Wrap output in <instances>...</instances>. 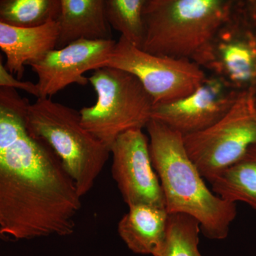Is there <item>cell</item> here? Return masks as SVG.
I'll return each instance as SVG.
<instances>
[{
    "label": "cell",
    "instance_id": "cell-2",
    "mask_svg": "<svg viewBox=\"0 0 256 256\" xmlns=\"http://www.w3.org/2000/svg\"><path fill=\"white\" fill-rule=\"evenodd\" d=\"M146 128L166 212L195 218L208 238H227L236 216V204L224 200L208 188L188 156L180 132L153 119Z\"/></svg>",
    "mask_w": 256,
    "mask_h": 256
},
{
    "label": "cell",
    "instance_id": "cell-9",
    "mask_svg": "<svg viewBox=\"0 0 256 256\" xmlns=\"http://www.w3.org/2000/svg\"><path fill=\"white\" fill-rule=\"evenodd\" d=\"M110 150L112 176L128 207L146 204L165 208L162 188L152 161L149 139L142 130L122 133Z\"/></svg>",
    "mask_w": 256,
    "mask_h": 256
},
{
    "label": "cell",
    "instance_id": "cell-17",
    "mask_svg": "<svg viewBox=\"0 0 256 256\" xmlns=\"http://www.w3.org/2000/svg\"><path fill=\"white\" fill-rule=\"evenodd\" d=\"M144 4L146 0H105L106 16L109 25L139 48L144 40Z\"/></svg>",
    "mask_w": 256,
    "mask_h": 256
},
{
    "label": "cell",
    "instance_id": "cell-20",
    "mask_svg": "<svg viewBox=\"0 0 256 256\" xmlns=\"http://www.w3.org/2000/svg\"><path fill=\"white\" fill-rule=\"evenodd\" d=\"M235 10L256 28V0L236 1Z\"/></svg>",
    "mask_w": 256,
    "mask_h": 256
},
{
    "label": "cell",
    "instance_id": "cell-12",
    "mask_svg": "<svg viewBox=\"0 0 256 256\" xmlns=\"http://www.w3.org/2000/svg\"><path fill=\"white\" fill-rule=\"evenodd\" d=\"M56 48H64L79 40H111L106 16L105 0H60Z\"/></svg>",
    "mask_w": 256,
    "mask_h": 256
},
{
    "label": "cell",
    "instance_id": "cell-15",
    "mask_svg": "<svg viewBox=\"0 0 256 256\" xmlns=\"http://www.w3.org/2000/svg\"><path fill=\"white\" fill-rule=\"evenodd\" d=\"M210 184L212 191L224 200L244 202L256 210V144Z\"/></svg>",
    "mask_w": 256,
    "mask_h": 256
},
{
    "label": "cell",
    "instance_id": "cell-8",
    "mask_svg": "<svg viewBox=\"0 0 256 256\" xmlns=\"http://www.w3.org/2000/svg\"><path fill=\"white\" fill-rule=\"evenodd\" d=\"M195 63L239 92H256V28L235 11Z\"/></svg>",
    "mask_w": 256,
    "mask_h": 256
},
{
    "label": "cell",
    "instance_id": "cell-14",
    "mask_svg": "<svg viewBox=\"0 0 256 256\" xmlns=\"http://www.w3.org/2000/svg\"><path fill=\"white\" fill-rule=\"evenodd\" d=\"M169 214L164 208L140 204L129 207L118 232L128 248L136 254L156 256L166 237Z\"/></svg>",
    "mask_w": 256,
    "mask_h": 256
},
{
    "label": "cell",
    "instance_id": "cell-19",
    "mask_svg": "<svg viewBox=\"0 0 256 256\" xmlns=\"http://www.w3.org/2000/svg\"><path fill=\"white\" fill-rule=\"evenodd\" d=\"M0 86L12 87L18 90H22L38 98L36 84L31 82L18 80L12 75L3 64V57L0 54Z\"/></svg>",
    "mask_w": 256,
    "mask_h": 256
},
{
    "label": "cell",
    "instance_id": "cell-18",
    "mask_svg": "<svg viewBox=\"0 0 256 256\" xmlns=\"http://www.w3.org/2000/svg\"><path fill=\"white\" fill-rule=\"evenodd\" d=\"M200 224L183 214H169L164 244L156 256H202L198 249Z\"/></svg>",
    "mask_w": 256,
    "mask_h": 256
},
{
    "label": "cell",
    "instance_id": "cell-16",
    "mask_svg": "<svg viewBox=\"0 0 256 256\" xmlns=\"http://www.w3.org/2000/svg\"><path fill=\"white\" fill-rule=\"evenodd\" d=\"M60 0H0V22L20 28H40L56 21Z\"/></svg>",
    "mask_w": 256,
    "mask_h": 256
},
{
    "label": "cell",
    "instance_id": "cell-10",
    "mask_svg": "<svg viewBox=\"0 0 256 256\" xmlns=\"http://www.w3.org/2000/svg\"><path fill=\"white\" fill-rule=\"evenodd\" d=\"M116 44L112 40H79L60 50H48L30 64L38 76L37 98H50L72 84L87 85L88 78L84 74L105 67Z\"/></svg>",
    "mask_w": 256,
    "mask_h": 256
},
{
    "label": "cell",
    "instance_id": "cell-7",
    "mask_svg": "<svg viewBox=\"0 0 256 256\" xmlns=\"http://www.w3.org/2000/svg\"><path fill=\"white\" fill-rule=\"evenodd\" d=\"M105 67L132 74L151 96L154 106L165 105L191 94L206 72L191 60L151 54L120 37Z\"/></svg>",
    "mask_w": 256,
    "mask_h": 256
},
{
    "label": "cell",
    "instance_id": "cell-6",
    "mask_svg": "<svg viewBox=\"0 0 256 256\" xmlns=\"http://www.w3.org/2000/svg\"><path fill=\"white\" fill-rule=\"evenodd\" d=\"M188 156L210 182L256 144V92H242L216 124L184 136Z\"/></svg>",
    "mask_w": 256,
    "mask_h": 256
},
{
    "label": "cell",
    "instance_id": "cell-4",
    "mask_svg": "<svg viewBox=\"0 0 256 256\" xmlns=\"http://www.w3.org/2000/svg\"><path fill=\"white\" fill-rule=\"evenodd\" d=\"M28 126L58 156L80 197L88 193L110 150L84 128L79 111L48 98H37L28 106Z\"/></svg>",
    "mask_w": 256,
    "mask_h": 256
},
{
    "label": "cell",
    "instance_id": "cell-1",
    "mask_svg": "<svg viewBox=\"0 0 256 256\" xmlns=\"http://www.w3.org/2000/svg\"><path fill=\"white\" fill-rule=\"evenodd\" d=\"M30 104L15 88L0 86V235L66 236L82 197L56 154L28 130Z\"/></svg>",
    "mask_w": 256,
    "mask_h": 256
},
{
    "label": "cell",
    "instance_id": "cell-11",
    "mask_svg": "<svg viewBox=\"0 0 256 256\" xmlns=\"http://www.w3.org/2000/svg\"><path fill=\"white\" fill-rule=\"evenodd\" d=\"M242 92L207 74L201 85L190 95L170 104L154 106L152 119L178 131L183 137L194 134L220 120Z\"/></svg>",
    "mask_w": 256,
    "mask_h": 256
},
{
    "label": "cell",
    "instance_id": "cell-13",
    "mask_svg": "<svg viewBox=\"0 0 256 256\" xmlns=\"http://www.w3.org/2000/svg\"><path fill=\"white\" fill-rule=\"evenodd\" d=\"M58 36L56 22L34 28H20L0 22V48L6 55L5 67L22 80L25 66L54 50Z\"/></svg>",
    "mask_w": 256,
    "mask_h": 256
},
{
    "label": "cell",
    "instance_id": "cell-5",
    "mask_svg": "<svg viewBox=\"0 0 256 256\" xmlns=\"http://www.w3.org/2000/svg\"><path fill=\"white\" fill-rule=\"evenodd\" d=\"M88 78L97 94V101L79 114L82 126L94 137L110 148L122 133L146 128L154 104L134 76L120 69L102 67Z\"/></svg>",
    "mask_w": 256,
    "mask_h": 256
},
{
    "label": "cell",
    "instance_id": "cell-3",
    "mask_svg": "<svg viewBox=\"0 0 256 256\" xmlns=\"http://www.w3.org/2000/svg\"><path fill=\"white\" fill-rule=\"evenodd\" d=\"M232 0H146L140 50L151 54L196 62L232 18Z\"/></svg>",
    "mask_w": 256,
    "mask_h": 256
}]
</instances>
